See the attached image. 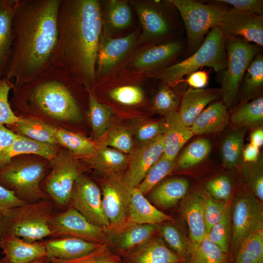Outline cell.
<instances>
[{
	"mask_svg": "<svg viewBox=\"0 0 263 263\" xmlns=\"http://www.w3.org/2000/svg\"><path fill=\"white\" fill-rule=\"evenodd\" d=\"M165 129V122H147L137 127L135 132L136 137L141 144L146 143L163 135Z\"/></svg>",
	"mask_w": 263,
	"mask_h": 263,
	"instance_id": "52",
	"label": "cell"
},
{
	"mask_svg": "<svg viewBox=\"0 0 263 263\" xmlns=\"http://www.w3.org/2000/svg\"><path fill=\"white\" fill-rule=\"evenodd\" d=\"M250 143L254 146L260 148L263 144V130L262 128H257L251 133L250 136Z\"/></svg>",
	"mask_w": 263,
	"mask_h": 263,
	"instance_id": "59",
	"label": "cell"
},
{
	"mask_svg": "<svg viewBox=\"0 0 263 263\" xmlns=\"http://www.w3.org/2000/svg\"><path fill=\"white\" fill-rule=\"evenodd\" d=\"M128 218L133 224L157 225L172 221V217L152 205L137 188L132 189L128 208Z\"/></svg>",
	"mask_w": 263,
	"mask_h": 263,
	"instance_id": "25",
	"label": "cell"
},
{
	"mask_svg": "<svg viewBox=\"0 0 263 263\" xmlns=\"http://www.w3.org/2000/svg\"><path fill=\"white\" fill-rule=\"evenodd\" d=\"M164 152L163 135L140 145L133 151L123 177L128 184L137 188L151 167Z\"/></svg>",
	"mask_w": 263,
	"mask_h": 263,
	"instance_id": "20",
	"label": "cell"
},
{
	"mask_svg": "<svg viewBox=\"0 0 263 263\" xmlns=\"http://www.w3.org/2000/svg\"><path fill=\"white\" fill-rule=\"evenodd\" d=\"M57 28L51 66L64 69L88 91L91 90L95 83L102 33L100 0H61Z\"/></svg>",
	"mask_w": 263,
	"mask_h": 263,
	"instance_id": "2",
	"label": "cell"
},
{
	"mask_svg": "<svg viewBox=\"0 0 263 263\" xmlns=\"http://www.w3.org/2000/svg\"><path fill=\"white\" fill-rule=\"evenodd\" d=\"M225 38L221 25L212 29L199 48L192 54L180 62L153 74L157 80L170 86H175L186 75L203 67L212 68L220 73L226 65Z\"/></svg>",
	"mask_w": 263,
	"mask_h": 263,
	"instance_id": "6",
	"label": "cell"
},
{
	"mask_svg": "<svg viewBox=\"0 0 263 263\" xmlns=\"http://www.w3.org/2000/svg\"><path fill=\"white\" fill-rule=\"evenodd\" d=\"M61 0H14L13 38L5 77L13 88L33 80L51 66L58 36Z\"/></svg>",
	"mask_w": 263,
	"mask_h": 263,
	"instance_id": "1",
	"label": "cell"
},
{
	"mask_svg": "<svg viewBox=\"0 0 263 263\" xmlns=\"http://www.w3.org/2000/svg\"><path fill=\"white\" fill-rule=\"evenodd\" d=\"M130 263H182L176 253L159 238H150L134 248L129 255Z\"/></svg>",
	"mask_w": 263,
	"mask_h": 263,
	"instance_id": "29",
	"label": "cell"
},
{
	"mask_svg": "<svg viewBox=\"0 0 263 263\" xmlns=\"http://www.w3.org/2000/svg\"><path fill=\"white\" fill-rule=\"evenodd\" d=\"M65 70L51 66L33 80L13 88L11 107H26L59 121L76 122L82 119L75 89L81 85Z\"/></svg>",
	"mask_w": 263,
	"mask_h": 263,
	"instance_id": "3",
	"label": "cell"
},
{
	"mask_svg": "<svg viewBox=\"0 0 263 263\" xmlns=\"http://www.w3.org/2000/svg\"><path fill=\"white\" fill-rule=\"evenodd\" d=\"M165 119L163 154L168 159L174 160L194 134L190 127L185 125L180 120L177 112L167 114Z\"/></svg>",
	"mask_w": 263,
	"mask_h": 263,
	"instance_id": "24",
	"label": "cell"
},
{
	"mask_svg": "<svg viewBox=\"0 0 263 263\" xmlns=\"http://www.w3.org/2000/svg\"><path fill=\"white\" fill-rule=\"evenodd\" d=\"M234 263H263V227L252 231L242 241Z\"/></svg>",
	"mask_w": 263,
	"mask_h": 263,
	"instance_id": "35",
	"label": "cell"
},
{
	"mask_svg": "<svg viewBox=\"0 0 263 263\" xmlns=\"http://www.w3.org/2000/svg\"><path fill=\"white\" fill-rule=\"evenodd\" d=\"M132 188L122 175L105 177L102 184V203L109 230L119 231L126 225Z\"/></svg>",
	"mask_w": 263,
	"mask_h": 263,
	"instance_id": "15",
	"label": "cell"
},
{
	"mask_svg": "<svg viewBox=\"0 0 263 263\" xmlns=\"http://www.w3.org/2000/svg\"><path fill=\"white\" fill-rule=\"evenodd\" d=\"M160 82L161 85L156 91L152 99V109L156 113L165 116L177 112L181 98H179L176 92L173 90L175 86Z\"/></svg>",
	"mask_w": 263,
	"mask_h": 263,
	"instance_id": "44",
	"label": "cell"
},
{
	"mask_svg": "<svg viewBox=\"0 0 263 263\" xmlns=\"http://www.w3.org/2000/svg\"><path fill=\"white\" fill-rule=\"evenodd\" d=\"M208 81V74L205 71H195L188 75L184 80L190 88L194 89L204 88L207 85Z\"/></svg>",
	"mask_w": 263,
	"mask_h": 263,
	"instance_id": "56",
	"label": "cell"
},
{
	"mask_svg": "<svg viewBox=\"0 0 263 263\" xmlns=\"http://www.w3.org/2000/svg\"><path fill=\"white\" fill-rule=\"evenodd\" d=\"M161 231L165 241L171 250L184 262L189 260L188 244L179 230L174 225L165 224L162 226Z\"/></svg>",
	"mask_w": 263,
	"mask_h": 263,
	"instance_id": "46",
	"label": "cell"
},
{
	"mask_svg": "<svg viewBox=\"0 0 263 263\" xmlns=\"http://www.w3.org/2000/svg\"><path fill=\"white\" fill-rule=\"evenodd\" d=\"M189 188L188 181L183 178L174 177L162 180L149 192V198L154 206L162 209L175 206L183 199Z\"/></svg>",
	"mask_w": 263,
	"mask_h": 263,
	"instance_id": "27",
	"label": "cell"
},
{
	"mask_svg": "<svg viewBox=\"0 0 263 263\" xmlns=\"http://www.w3.org/2000/svg\"><path fill=\"white\" fill-rule=\"evenodd\" d=\"M211 149V142L207 138L193 141L181 153L177 160L178 167L186 169L198 165L206 158Z\"/></svg>",
	"mask_w": 263,
	"mask_h": 263,
	"instance_id": "42",
	"label": "cell"
},
{
	"mask_svg": "<svg viewBox=\"0 0 263 263\" xmlns=\"http://www.w3.org/2000/svg\"><path fill=\"white\" fill-rule=\"evenodd\" d=\"M140 33L139 25L124 37L113 38L101 34L96 60L95 85L126 69L136 49Z\"/></svg>",
	"mask_w": 263,
	"mask_h": 263,
	"instance_id": "12",
	"label": "cell"
},
{
	"mask_svg": "<svg viewBox=\"0 0 263 263\" xmlns=\"http://www.w3.org/2000/svg\"><path fill=\"white\" fill-rule=\"evenodd\" d=\"M231 122L238 128H257L263 121V97H255L241 105L230 117Z\"/></svg>",
	"mask_w": 263,
	"mask_h": 263,
	"instance_id": "37",
	"label": "cell"
},
{
	"mask_svg": "<svg viewBox=\"0 0 263 263\" xmlns=\"http://www.w3.org/2000/svg\"><path fill=\"white\" fill-rule=\"evenodd\" d=\"M154 78L150 73L125 69L95 84L92 89L102 91L103 96L114 105L132 108L146 103L144 85Z\"/></svg>",
	"mask_w": 263,
	"mask_h": 263,
	"instance_id": "10",
	"label": "cell"
},
{
	"mask_svg": "<svg viewBox=\"0 0 263 263\" xmlns=\"http://www.w3.org/2000/svg\"><path fill=\"white\" fill-rule=\"evenodd\" d=\"M218 3H225L230 6V9L236 11L263 15V0H217Z\"/></svg>",
	"mask_w": 263,
	"mask_h": 263,
	"instance_id": "53",
	"label": "cell"
},
{
	"mask_svg": "<svg viewBox=\"0 0 263 263\" xmlns=\"http://www.w3.org/2000/svg\"><path fill=\"white\" fill-rule=\"evenodd\" d=\"M2 1H3V0H0V6L1 4V3L2 2Z\"/></svg>",
	"mask_w": 263,
	"mask_h": 263,
	"instance_id": "61",
	"label": "cell"
},
{
	"mask_svg": "<svg viewBox=\"0 0 263 263\" xmlns=\"http://www.w3.org/2000/svg\"><path fill=\"white\" fill-rule=\"evenodd\" d=\"M139 22L136 48L180 38L177 11L169 0H130Z\"/></svg>",
	"mask_w": 263,
	"mask_h": 263,
	"instance_id": "4",
	"label": "cell"
},
{
	"mask_svg": "<svg viewBox=\"0 0 263 263\" xmlns=\"http://www.w3.org/2000/svg\"><path fill=\"white\" fill-rule=\"evenodd\" d=\"M177 11L187 35L186 54L188 57L201 45L213 28L221 25L226 9L217 4L194 0H169Z\"/></svg>",
	"mask_w": 263,
	"mask_h": 263,
	"instance_id": "8",
	"label": "cell"
},
{
	"mask_svg": "<svg viewBox=\"0 0 263 263\" xmlns=\"http://www.w3.org/2000/svg\"><path fill=\"white\" fill-rule=\"evenodd\" d=\"M87 114L92 129V137L97 140L107 131L114 111L109 106L98 101L91 90L88 91Z\"/></svg>",
	"mask_w": 263,
	"mask_h": 263,
	"instance_id": "34",
	"label": "cell"
},
{
	"mask_svg": "<svg viewBox=\"0 0 263 263\" xmlns=\"http://www.w3.org/2000/svg\"><path fill=\"white\" fill-rule=\"evenodd\" d=\"M13 88L12 83L5 76L0 79V125L11 126L20 119L13 111L8 101L9 92Z\"/></svg>",
	"mask_w": 263,
	"mask_h": 263,
	"instance_id": "49",
	"label": "cell"
},
{
	"mask_svg": "<svg viewBox=\"0 0 263 263\" xmlns=\"http://www.w3.org/2000/svg\"><path fill=\"white\" fill-rule=\"evenodd\" d=\"M49 162L50 169L42 189L56 207L69 206L74 184L86 169L70 152H58Z\"/></svg>",
	"mask_w": 263,
	"mask_h": 263,
	"instance_id": "11",
	"label": "cell"
},
{
	"mask_svg": "<svg viewBox=\"0 0 263 263\" xmlns=\"http://www.w3.org/2000/svg\"><path fill=\"white\" fill-rule=\"evenodd\" d=\"M220 95V89L188 88L182 94L177 112L180 120L185 125L190 127L205 108Z\"/></svg>",
	"mask_w": 263,
	"mask_h": 263,
	"instance_id": "22",
	"label": "cell"
},
{
	"mask_svg": "<svg viewBox=\"0 0 263 263\" xmlns=\"http://www.w3.org/2000/svg\"><path fill=\"white\" fill-rule=\"evenodd\" d=\"M120 257L113 253L107 244H102L92 253L73 260L49 258V263H119Z\"/></svg>",
	"mask_w": 263,
	"mask_h": 263,
	"instance_id": "45",
	"label": "cell"
},
{
	"mask_svg": "<svg viewBox=\"0 0 263 263\" xmlns=\"http://www.w3.org/2000/svg\"><path fill=\"white\" fill-rule=\"evenodd\" d=\"M49 258L45 256L41 258H39L35 261L30 263H49ZM0 263H13L7 259L6 257H4L0 260Z\"/></svg>",
	"mask_w": 263,
	"mask_h": 263,
	"instance_id": "60",
	"label": "cell"
},
{
	"mask_svg": "<svg viewBox=\"0 0 263 263\" xmlns=\"http://www.w3.org/2000/svg\"><path fill=\"white\" fill-rule=\"evenodd\" d=\"M25 203L17 198L13 191L0 184V217L6 210Z\"/></svg>",
	"mask_w": 263,
	"mask_h": 263,
	"instance_id": "54",
	"label": "cell"
},
{
	"mask_svg": "<svg viewBox=\"0 0 263 263\" xmlns=\"http://www.w3.org/2000/svg\"><path fill=\"white\" fill-rule=\"evenodd\" d=\"M229 207L226 202L213 199L205 195L204 213L207 235L211 228L223 217Z\"/></svg>",
	"mask_w": 263,
	"mask_h": 263,
	"instance_id": "50",
	"label": "cell"
},
{
	"mask_svg": "<svg viewBox=\"0 0 263 263\" xmlns=\"http://www.w3.org/2000/svg\"><path fill=\"white\" fill-rule=\"evenodd\" d=\"M261 166H257L252 172L249 184L254 196L263 200V175Z\"/></svg>",
	"mask_w": 263,
	"mask_h": 263,
	"instance_id": "55",
	"label": "cell"
},
{
	"mask_svg": "<svg viewBox=\"0 0 263 263\" xmlns=\"http://www.w3.org/2000/svg\"><path fill=\"white\" fill-rule=\"evenodd\" d=\"M58 152L57 146L41 143L18 134L12 145L0 154V169L20 155L35 154L50 162Z\"/></svg>",
	"mask_w": 263,
	"mask_h": 263,
	"instance_id": "28",
	"label": "cell"
},
{
	"mask_svg": "<svg viewBox=\"0 0 263 263\" xmlns=\"http://www.w3.org/2000/svg\"><path fill=\"white\" fill-rule=\"evenodd\" d=\"M226 65L220 72V89L223 102L227 108L235 103L245 72L261 47L238 38H225Z\"/></svg>",
	"mask_w": 263,
	"mask_h": 263,
	"instance_id": "9",
	"label": "cell"
},
{
	"mask_svg": "<svg viewBox=\"0 0 263 263\" xmlns=\"http://www.w3.org/2000/svg\"><path fill=\"white\" fill-rule=\"evenodd\" d=\"M190 263H227V254L206 235L197 244H188Z\"/></svg>",
	"mask_w": 263,
	"mask_h": 263,
	"instance_id": "36",
	"label": "cell"
},
{
	"mask_svg": "<svg viewBox=\"0 0 263 263\" xmlns=\"http://www.w3.org/2000/svg\"><path fill=\"white\" fill-rule=\"evenodd\" d=\"M245 128H238L229 132L223 140L221 147L223 165L226 168L235 167L242 157Z\"/></svg>",
	"mask_w": 263,
	"mask_h": 263,
	"instance_id": "41",
	"label": "cell"
},
{
	"mask_svg": "<svg viewBox=\"0 0 263 263\" xmlns=\"http://www.w3.org/2000/svg\"><path fill=\"white\" fill-rule=\"evenodd\" d=\"M49 227L52 232L50 238L72 236L109 245L111 243L104 228L92 224L70 207L63 211H56L50 222Z\"/></svg>",
	"mask_w": 263,
	"mask_h": 263,
	"instance_id": "14",
	"label": "cell"
},
{
	"mask_svg": "<svg viewBox=\"0 0 263 263\" xmlns=\"http://www.w3.org/2000/svg\"><path fill=\"white\" fill-rule=\"evenodd\" d=\"M230 209L227 208L222 218L215 224L207 235L223 252L227 254L229 248Z\"/></svg>",
	"mask_w": 263,
	"mask_h": 263,
	"instance_id": "48",
	"label": "cell"
},
{
	"mask_svg": "<svg viewBox=\"0 0 263 263\" xmlns=\"http://www.w3.org/2000/svg\"><path fill=\"white\" fill-rule=\"evenodd\" d=\"M186 50L181 38L165 42L136 48L126 69L152 75L174 63Z\"/></svg>",
	"mask_w": 263,
	"mask_h": 263,
	"instance_id": "13",
	"label": "cell"
},
{
	"mask_svg": "<svg viewBox=\"0 0 263 263\" xmlns=\"http://www.w3.org/2000/svg\"><path fill=\"white\" fill-rule=\"evenodd\" d=\"M47 167L41 160L14 158L0 169V184L25 203L49 198L41 187Z\"/></svg>",
	"mask_w": 263,
	"mask_h": 263,
	"instance_id": "7",
	"label": "cell"
},
{
	"mask_svg": "<svg viewBox=\"0 0 263 263\" xmlns=\"http://www.w3.org/2000/svg\"><path fill=\"white\" fill-rule=\"evenodd\" d=\"M259 155V148L249 143L243 149L242 157L246 162H256Z\"/></svg>",
	"mask_w": 263,
	"mask_h": 263,
	"instance_id": "58",
	"label": "cell"
},
{
	"mask_svg": "<svg viewBox=\"0 0 263 263\" xmlns=\"http://www.w3.org/2000/svg\"><path fill=\"white\" fill-rule=\"evenodd\" d=\"M102 35L110 38L125 36L134 27V10L130 0H100Z\"/></svg>",
	"mask_w": 263,
	"mask_h": 263,
	"instance_id": "19",
	"label": "cell"
},
{
	"mask_svg": "<svg viewBox=\"0 0 263 263\" xmlns=\"http://www.w3.org/2000/svg\"><path fill=\"white\" fill-rule=\"evenodd\" d=\"M208 195L214 199L227 202L232 191V185L228 177L220 175L208 181L205 186Z\"/></svg>",
	"mask_w": 263,
	"mask_h": 263,
	"instance_id": "51",
	"label": "cell"
},
{
	"mask_svg": "<svg viewBox=\"0 0 263 263\" xmlns=\"http://www.w3.org/2000/svg\"><path fill=\"white\" fill-rule=\"evenodd\" d=\"M56 207L48 198L6 210L0 217V238L16 236L34 242L51 237L49 224Z\"/></svg>",
	"mask_w": 263,
	"mask_h": 263,
	"instance_id": "5",
	"label": "cell"
},
{
	"mask_svg": "<svg viewBox=\"0 0 263 263\" xmlns=\"http://www.w3.org/2000/svg\"><path fill=\"white\" fill-rule=\"evenodd\" d=\"M41 241L45 248L46 256L49 258L62 260L82 257L92 253L103 244L72 236L51 238Z\"/></svg>",
	"mask_w": 263,
	"mask_h": 263,
	"instance_id": "21",
	"label": "cell"
},
{
	"mask_svg": "<svg viewBox=\"0 0 263 263\" xmlns=\"http://www.w3.org/2000/svg\"><path fill=\"white\" fill-rule=\"evenodd\" d=\"M228 120L227 108L223 101H217L199 114L190 128L194 134L216 133L226 127Z\"/></svg>",
	"mask_w": 263,
	"mask_h": 263,
	"instance_id": "30",
	"label": "cell"
},
{
	"mask_svg": "<svg viewBox=\"0 0 263 263\" xmlns=\"http://www.w3.org/2000/svg\"><path fill=\"white\" fill-rule=\"evenodd\" d=\"M242 83L241 100L244 104L255 97L263 88V55L262 53H259L252 60Z\"/></svg>",
	"mask_w": 263,
	"mask_h": 263,
	"instance_id": "38",
	"label": "cell"
},
{
	"mask_svg": "<svg viewBox=\"0 0 263 263\" xmlns=\"http://www.w3.org/2000/svg\"><path fill=\"white\" fill-rule=\"evenodd\" d=\"M69 207H72L92 224L109 230L110 225L104 213L102 194L92 180L81 175L75 182Z\"/></svg>",
	"mask_w": 263,
	"mask_h": 263,
	"instance_id": "16",
	"label": "cell"
},
{
	"mask_svg": "<svg viewBox=\"0 0 263 263\" xmlns=\"http://www.w3.org/2000/svg\"><path fill=\"white\" fill-rule=\"evenodd\" d=\"M14 0H3L0 6V79L5 76L13 38Z\"/></svg>",
	"mask_w": 263,
	"mask_h": 263,
	"instance_id": "32",
	"label": "cell"
},
{
	"mask_svg": "<svg viewBox=\"0 0 263 263\" xmlns=\"http://www.w3.org/2000/svg\"><path fill=\"white\" fill-rule=\"evenodd\" d=\"M227 263H229V262H228Z\"/></svg>",
	"mask_w": 263,
	"mask_h": 263,
	"instance_id": "62",
	"label": "cell"
},
{
	"mask_svg": "<svg viewBox=\"0 0 263 263\" xmlns=\"http://www.w3.org/2000/svg\"><path fill=\"white\" fill-rule=\"evenodd\" d=\"M21 135L34 140L57 146L55 137L57 128L35 116L20 117L17 123L8 126Z\"/></svg>",
	"mask_w": 263,
	"mask_h": 263,
	"instance_id": "33",
	"label": "cell"
},
{
	"mask_svg": "<svg viewBox=\"0 0 263 263\" xmlns=\"http://www.w3.org/2000/svg\"><path fill=\"white\" fill-rule=\"evenodd\" d=\"M221 27L225 38H240L263 46V15L227 9Z\"/></svg>",
	"mask_w": 263,
	"mask_h": 263,
	"instance_id": "18",
	"label": "cell"
},
{
	"mask_svg": "<svg viewBox=\"0 0 263 263\" xmlns=\"http://www.w3.org/2000/svg\"><path fill=\"white\" fill-rule=\"evenodd\" d=\"M18 134L9 128L0 125V154L15 141Z\"/></svg>",
	"mask_w": 263,
	"mask_h": 263,
	"instance_id": "57",
	"label": "cell"
},
{
	"mask_svg": "<svg viewBox=\"0 0 263 263\" xmlns=\"http://www.w3.org/2000/svg\"><path fill=\"white\" fill-rule=\"evenodd\" d=\"M156 225L132 224L117 236V247L120 250L128 251L139 246L151 238L156 229Z\"/></svg>",
	"mask_w": 263,
	"mask_h": 263,
	"instance_id": "39",
	"label": "cell"
},
{
	"mask_svg": "<svg viewBox=\"0 0 263 263\" xmlns=\"http://www.w3.org/2000/svg\"><path fill=\"white\" fill-rule=\"evenodd\" d=\"M175 166V160H170L163 154L149 169L145 178L137 188L143 195L149 193L173 170Z\"/></svg>",
	"mask_w": 263,
	"mask_h": 263,
	"instance_id": "43",
	"label": "cell"
},
{
	"mask_svg": "<svg viewBox=\"0 0 263 263\" xmlns=\"http://www.w3.org/2000/svg\"><path fill=\"white\" fill-rule=\"evenodd\" d=\"M205 195L194 193L190 195L184 203L182 213L187 221L190 243L200 242L207 235L205 213Z\"/></svg>",
	"mask_w": 263,
	"mask_h": 263,
	"instance_id": "31",
	"label": "cell"
},
{
	"mask_svg": "<svg viewBox=\"0 0 263 263\" xmlns=\"http://www.w3.org/2000/svg\"><path fill=\"white\" fill-rule=\"evenodd\" d=\"M55 137L58 144L73 155L88 158L95 151L94 143L84 136L63 128H57Z\"/></svg>",
	"mask_w": 263,
	"mask_h": 263,
	"instance_id": "40",
	"label": "cell"
},
{
	"mask_svg": "<svg viewBox=\"0 0 263 263\" xmlns=\"http://www.w3.org/2000/svg\"><path fill=\"white\" fill-rule=\"evenodd\" d=\"M102 144L123 153H130L133 148V140L130 132L124 127L115 126L109 131L107 137Z\"/></svg>",
	"mask_w": 263,
	"mask_h": 263,
	"instance_id": "47",
	"label": "cell"
},
{
	"mask_svg": "<svg viewBox=\"0 0 263 263\" xmlns=\"http://www.w3.org/2000/svg\"></svg>",
	"mask_w": 263,
	"mask_h": 263,
	"instance_id": "63",
	"label": "cell"
},
{
	"mask_svg": "<svg viewBox=\"0 0 263 263\" xmlns=\"http://www.w3.org/2000/svg\"><path fill=\"white\" fill-rule=\"evenodd\" d=\"M232 219L231 250L235 257L242 241L252 231L263 227V213L256 197L248 192L241 195L235 203Z\"/></svg>",
	"mask_w": 263,
	"mask_h": 263,
	"instance_id": "17",
	"label": "cell"
},
{
	"mask_svg": "<svg viewBox=\"0 0 263 263\" xmlns=\"http://www.w3.org/2000/svg\"><path fill=\"white\" fill-rule=\"evenodd\" d=\"M88 159L95 170L105 177L122 175L129 162L123 152L103 144L96 147L94 154Z\"/></svg>",
	"mask_w": 263,
	"mask_h": 263,
	"instance_id": "26",
	"label": "cell"
},
{
	"mask_svg": "<svg viewBox=\"0 0 263 263\" xmlns=\"http://www.w3.org/2000/svg\"><path fill=\"white\" fill-rule=\"evenodd\" d=\"M0 247L13 263H30L46 256L41 241L30 242L16 236L0 238Z\"/></svg>",
	"mask_w": 263,
	"mask_h": 263,
	"instance_id": "23",
	"label": "cell"
}]
</instances>
